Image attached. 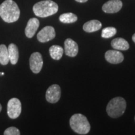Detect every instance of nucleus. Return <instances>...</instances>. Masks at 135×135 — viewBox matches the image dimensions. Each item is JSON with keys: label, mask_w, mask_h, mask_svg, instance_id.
<instances>
[{"label": "nucleus", "mask_w": 135, "mask_h": 135, "mask_svg": "<svg viewBox=\"0 0 135 135\" xmlns=\"http://www.w3.org/2000/svg\"><path fill=\"white\" fill-rule=\"evenodd\" d=\"M20 10L13 0H6L0 5V16L6 23H14L19 19Z\"/></svg>", "instance_id": "1"}, {"label": "nucleus", "mask_w": 135, "mask_h": 135, "mask_svg": "<svg viewBox=\"0 0 135 135\" xmlns=\"http://www.w3.org/2000/svg\"><path fill=\"white\" fill-rule=\"evenodd\" d=\"M33 10L36 16L46 18L57 13L58 5L51 0H45L36 3L33 6Z\"/></svg>", "instance_id": "2"}, {"label": "nucleus", "mask_w": 135, "mask_h": 135, "mask_svg": "<svg viewBox=\"0 0 135 135\" xmlns=\"http://www.w3.org/2000/svg\"><path fill=\"white\" fill-rule=\"evenodd\" d=\"M70 125L73 130L80 134L88 133L91 128L86 117L80 113L75 114L71 117Z\"/></svg>", "instance_id": "3"}, {"label": "nucleus", "mask_w": 135, "mask_h": 135, "mask_svg": "<svg viewBox=\"0 0 135 135\" xmlns=\"http://www.w3.org/2000/svg\"><path fill=\"white\" fill-rule=\"evenodd\" d=\"M126 108L125 99L121 97H116L108 103L106 107V112L111 118H119L124 114Z\"/></svg>", "instance_id": "4"}, {"label": "nucleus", "mask_w": 135, "mask_h": 135, "mask_svg": "<svg viewBox=\"0 0 135 135\" xmlns=\"http://www.w3.org/2000/svg\"><path fill=\"white\" fill-rule=\"evenodd\" d=\"M7 113L11 119L19 117L21 113V103L19 99L13 98L9 99L7 104Z\"/></svg>", "instance_id": "5"}, {"label": "nucleus", "mask_w": 135, "mask_h": 135, "mask_svg": "<svg viewBox=\"0 0 135 135\" xmlns=\"http://www.w3.org/2000/svg\"><path fill=\"white\" fill-rule=\"evenodd\" d=\"M43 65V58L41 54L38 52H35L30 58V66L31 70L35 74L41 71Z\"/></svg>", "instance_id": "6"}, {"label": "nucleus", "mask_w": 135, "mask_h": 135, "mask_svg": "<svg viewBox=\"0 0 135 135\" xmlns=\"http://www.w3.org/2000/svg\"><path fill=\"white\" fill-rule=\"evenodd\" d=\"M56 32L53 27L47 26L44 27L37 35V39L41 43H46L55 38Z\"/></svg>", "instance_id": "7"}, {"label": "nucleus", "mask_w": 135, "mask_h": 135, "mask_svg": "<svg viewBox=\"0 0 135 135\" xmlns=\"http://www.w3.org/2000/svg\"><path fill=\"white\" fill-rule=\"evenodd\" d=\"M61 97V88L58 84H53L47 89L46 99L49 103H56L60 100Z\"/></svg>", "instance_id": "8"}, {"label": "nucleus", "mask_w": 135, "mask_h": 135, "mask_svg": "<svg viewBox=\"0 0 135 135\" xmlns=\"http://www.w3.org/2000/svg\"><path fill=\"white\" fill-rule=\"evenodd\" d=\"M123 3L121 0H109L103 5L102 9L106 13H115L121 9Z\"/></svg>", "instance_id": "9"}, {"label": "nucleus", "mask_w": 135, "mask_h": 135, "mask_svg": "<svg viewBox=\"0 0 135 135\" xmlns=\"http://www.w3.org/2000/svg\"><path fill=\"white\" fill-rule=\"evenodd\" d=\"M105 59L111 64L120 63L124 60V56L117 50H108L105 53Z\"/></svg>", "instance_id": "10"}, {"label": "nucleus", "mask_w": 135, "mask_h": 135, "mask_svg": "<svg viewBox=\"0 0 135 135\" xmlns=\"http://www.w3.org/2000/svg\"><path fill=\"white\" fill-rule=\"evenodd\" d=\"M65 53L70 57H75L78 53V46L76 42L71 38H68L65 41Z\"/></svg>", "instance_id": "11"}, {"label": "nucleus", "mask_w": 135, "mask_h": 135, "mask_svg": "<svg viewBox=\"0 0 135 135\" xmlns=\"http://www.w3.org/2000/svg\"><path fill=\"white\" fill-rule=\"evenodd\" d=\"M40 26V21L36 18H33L29 20L25 28V35L27 38H31L35 35L37 30Z\"/></svg>", "instance_id": "12"}, {"label": "nucleus", "mask_w": 135, "mask_h": 135, "mask_svg": "<svg viewBox=\"0 0 135 135\" xmlns=\"http://www.w3.org/2000/svg\"><path fill=\"white\" fill-rule=\"evenodd\" d=\"M102 26V24L98 20H91L85 23L83 25V30L87 33H93L98 31Z\"/></svg>", "instance_id": "13"}, {"label": "nucleus", "mask_w": 135, "mask_h": 135, "mask_svg": "<svg viewBox=\"0 0 135 135\" xmlns=\"http://www.w3.org/2000/svg\"><path fill=\"white\" fill-rule=\"evenodd\" d=\"M8 50L10 63L12 65H16L19 59V51L18 47L15 44L11 43L8 46Z\"/></svg>", "instance_id": "14"}, {"label": "nucleus", "mask_w": 135, "mask_h": 135, "mask_svg": "<svg viewBox=\"0 0 135 135\" xmlns=\"http://www.w3.org/2000/svg\"><path fill=\"white\" fill-rule=\"evenodd\" d=\"M111 46L116 50L126 51L129 48V43L126 40L122 38H115L111 41Z\"/></svg>", "instance_id": "15"}, {"label": "nucleus", "mask_w": 135, "mask_h": 135, "mask_svg": "<svg viewBox=\"0 0 135 135\" xmlns=\"http://www.w3.org/2000/svg\"><path fill=\"white\" fill-rule=\"evenodd\" d=\"M50 55L53 60H59L63 56L64 50L61 46L59 45H53L50 48L49 50Z\"/></svg>", "instance_id": "16"}, {"label": "nucleus", "mask_w": 135, "mask_h": 135, "mask_svg": "<svg viewBox=\"0 0 135 135\" xmlns=\"http://www.w3.org/2000/svg\"><path fill=\"white\" fill-rule=\"evenodd\" d=\"M9 61L8 48L5 45H0V64L6 65Z\"/></svg>", "instance_id": "17"}, {"label": "nucleus", "mask_w": 135, "mask_h": 135, "mask_svg": "<svg viewBox=\"0 0 135 135\" xmlns=\"http://www.w3.org/2000/svg\"><path fill=\"white\" fill-rule=\"evenodd\" d=\"M60 21L63 23H73L78 20V17L76 15L72 13H64L60 15Z\"/></svg>", "instance_id": "18"}, {"label": "nucleus", "mask_w": 135, "mask_h": 135, "mask_svg": "<svg viewBox=\"0 0 135 135\" xmlns=\"http://www.w3.org/2000/svg\"><path fill=\"white\" fill-rule=\"evenodd\" d=\"M117 30L114 27H106L102 30L101 36L103 38H109L114 36L116 34Z\"/></svg>", "instance_id": "19"}, {"label": "nucleus", "mask_w": 135, "mask_h": 135, "mask_svg": "<svg viewBox=\"0 0 135 135\" xmlns=\"http://www.w3.org/2000/svg\"><path fill=\"white\" fill-rule=\"evenodd\" d=\"M4 135H20V131L18 128L15 127L8 128L4 132Z\"/></svg>", "instance_id": "20"}, {"label": "nucleus", "mask_w": 135, "mask_h": 135, "mask_svg": "<svg viewBox=\"0 0 135 135\" xmlns=\"http://www.w3.org/2000/svg\"><path fill=\"white\" fill-rule=\"evenodd\" d=\"M75 1L79 3H85L88 0H75Z\"/></svg>", "instance_id": "21"}, {"label": "nucleus", "mask_w": 135, "mask_h": 135, "mask_svg": "<svg viewBox=\"0 0 135 135\" xmlns=\"http://www.w3.org/2000/svg\"><path fill=\"white\" fill-rule=\"evenodd\" d=\"M132 40H133V41H134V43H135V33L134 34V35H133V37H132Z\"/></svg>", "instance_id": "22"}, {"label": "nucleus", "mask_w": 135, "mask_h": 135, "mask_svg": "<svg viewBox=\"0 0 135 135\" xmlns=\"http://www.w3.org/2000/svg\"><path fill=\"white\" fill-rule=\"evenodd\" d=\"M4 73L3 72H1L0 73V75H4Z\"/></svg>", "instance_id": "23"}, {"label": "nucleus", "mask_w": 135, "mask_h": 135, "mask_svg": "<svg viewBox=\"0 0 135 135\" xmlns=\"http://www.w3.org/2000/svg\"><path fill=\"white\" fill-rule=\"evenodd\" d=\"M1 109H2V106H1V104H0V112H1Z\"/></svg>", "instance_id": "24"}, {"label": "nucleus", "mask_w": 135, "mask_h": 135, "mask_svg": "<svg viewBox=\"0 0 135 135\" xmlns=\"http://www.w3.org/2000/svg\"><path fill=\"white\" fill-rule=\"evenodd\" d=\"M134 119H135V117H134Z\"/></svg>", "instance_id": "25"}]
</instances>
